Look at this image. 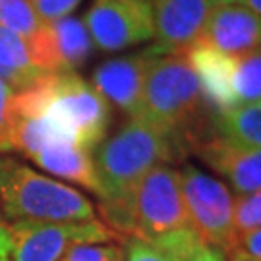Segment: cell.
<instances>
[{
	"instance_id": "cell-1",
	"label": "cell",
	"mask_w": 261,
	"mask_h": 261,
	"mask_svg": "<svg viewBox=\"0 0 261 261\" xmlns=\"http://www.w3.org/2000/svg\"><path fill=\"white\" fill-rule=\"evenodd\" d=\"M188 147L176 136L141 118H128L120 130L93 149L99 211L105 224L120 238H128L130 205L136 186L149 170L178 163Z\"/></svg>"
},
{
	"instance_id": "cell-2",
	"label": "cell",
	"mask_w": 261,
	"mask_h": 261,
	"mask_svg": "<svg viewBox=\"0 0 261 261\" xmlns=\"http://www.w3.org/2000/svg\"><path fill=\"white\" fill-rule=\"evenodd\" d=\"M19 116H35L56 136L91 151L105 140L111 126V105L77 72L50 74L16 93Z\"/></svg>"
},
{
	"instance_id": "cell-3",
	"label": "cell",
	"mask_w": 261,
	"mask_h": 261,
	"mask_svg": "<svg viewBox=\"0 0 261 261\" xmlns=\"http://www.w3.org/2000/svg\"><path fill=\"white\" fill-rule=\"evenodd\" d=\"M211 116L186 53L157 56L145 80L138 118L176 136L192 153L211 136Z\"/></svg>"
},
{
	"instance_id": "cell-4",
	"label": "cell",
	"mask_w": 261,
	"mask_h": 261,
	"mask_svg": "<svg viewBox=\"0 0 261 261\" xmlns=\"http://www.w3.org/2000/svg\"><path fill=\"white\" fill-rule=\"evenodd\" d=\"M0 211L10 221L80 223L95 219V207L82 192L12 157H0Z\"/></svg>"
},
{
	"instance_id": "cell-5",
	"label": "cell",
	"mask_w": 261,
	"mask_h": 261,
	"mask_svg": "<svg viewBox=\"0 0 261 261\" xmlns=\"http://www.w3.org/2000/svg\"><path fill=\"white\" fill-rule=\"evenodd\" d=\"M188 226L180 170L170 165L155 167L141 178L132 196L128 238L155 240Z\"/></svg>"
},
{
	"instance_id": "cell-6",
	"label": "cell",
	"mask_w": 261,
	"mask_h": 261,
	"mask_svg": "<svg viewBox=\"0 0 261 261\" xmlns=\"http://www.w3.org/2000/svg\"><path fill=\"white\" fill-rule=\"evenodd\" d=\"M180 184L194 232L226 255L238 250V236L234 230V197L228 188L194 165H186L180 170Z\"/></svg>"
},
{
	"instance_id": "cell-7",
	"label": "cell",
	"mask_w": 261,
	"mask_h": 261,
	"mask_svg": "<svg viewBox=\"0 0 261 261\" xmlns=\"http://www.w3.org/2000/svg\"><path fill=\"white\" fill-rule=\"evenodd\" d=\"M12 151H19L50 174L70 180L97 194L91 153L56 136L41 118L16 114Z\"/></svg>"
},
{
	"instance_id": "cell-8",
	"label": "cell",
	"mask_w": 261,
	"mask_h": 261,
	"mask_svg": "<svg viewBox=\"0 0 261 261\" xmlns=\"http://www.w3.org/2000/svg\"><path fill=\"white\" fill-rule=\"evenodd\" d=\"M8 232L14 261H62L75 246L120 240L118 234L97 219L80 223L8 221Z\"/></svg>"
},
{
	"instance_id": "cell-9",
	"label": "cell",
	"mask_w": 261,
	"mask_h": 261,
	"mask_svg": "<svg viewBox=\"0 0 261 261\" xmlns=\"http://www.w3.org/2000/svg\"><path fill=\"white\" fill-rule=\"evenodd\" d=\"M93 47L118 53L155 37L153 4L145 0H93L84 16Z\"/></svg>"
},
{
	"instance_id": "cell-10",
	"label": "cell",
	"mask_w": 261,
	"mask_h": 261,
	"mask_svg": "<svg viewBox=\"0 0 261 261\" xmlns=\"http://www.w3.org/2000/svg\"><path fill=\"white\" fill-rule=\"evenodd\" d=\"M234 0H155V50L159 55L186 53L196 43L215 10Z\"/></svg>"
},
{
	"instance_id": "cell-11",
	"label": "cell",
	"mask_w": 261,
	"mask_h": 261,
	"mask_svg": "<svg viewBox=\"0 0 261 261\" xmlns=\"http://www.w3.org/2000/svg\"><path fill=\"white\" fill-rule=\"evenodd\" d=\"M157 56L161 55L155 47H149L134 55L107 60L95 68L91 84L109 105H114L128 118H138L145 80Z\"/></svg>"
},
{
	"instance_id": "cell-12",
	"label": "cell",
	"mask_w": 261,
	"mask_h": 261,
	"mask_svg": "<svg viewBox=\"0 0 261 261\" xmlns=\"http://www.w3.org/2000/svg\"><path fill=\"white\" fill-rule=\"evenodd\" d=\"M192 153L217 174L226 178L240 196L261 190V149L232 145L211 134L199 141Z\"/></svg>"
},
{
	"instance_id": "cell-13",
	"label": "cell",
	"mask_w": 261,
	"mask_h": 261,
	"mask_svg": "<svg viewBox=\"0 0 261 261\" xmlns=\"http://www.w3.org/2000/svg\"><path fill=\"white\" fill-rule=\"evenodd\" d=\"M196 43L224 55H240L261 47V18L238 2H226L215 10Z\"/></svg>"
},
{
	"instance_id": "cell-14",
	"label": "cell",
	"mask_w": 261,
	"mask_h": 261,
	"mask_svg": "<svg viewBox=\"0 0 261 261\" xmlns=\"http://www.w3.org/2000/svg\"><path fill=\"white\" fill-rule=\"evenodd\" d=\"M226 257L223 250L201 240L192 226L155 240H124V261H226Z\"/></svg>"
},
{
	"instance_id": "cell-15",
	"label": "cell",
	"mask_w": 261,
	"mask_h": 261,
	"mask_svg": "<svg viewBox=\"0 0 261 261\" xmlns=\"http://www.w3.org/2000/svg\"><path fill=\"white\" fill-rule=\"evenodd\" d=\"M186 56L199 82V89L209 111L215 114L219 111L238 107V99L232 87L234 56L224 55L201 43H194L186 50Z\"/></svg>"
},
{
	"instance_id": "cell-16",
	"label": "cell",
	"mask_w": 261,
	"mask_h": 261,
	"mask_svg": "<svg viewBox=\"0 0 261 261\" xmlns=\"http://www.w3.org/2000/svg\"><path fill=\"white\" fill-rule=\"evenodd\" d=\"M47 75L50 74L35 64L28 43L0 25V77L14 91H23Z\"/></svg>"
},
{
	"instance_id": "cell-17",
	"label": "cell",
	"mask_w": 261,
	"mask_h": 261,
	"mask_svg": "<svg viewBox=\"0 0 261 261\" xmlns=\"http://www.w3.org/2000/svg\"><path fill=\"white\" fill-rule=\"evenodd\" d=\"M211 134L232 145L261 149V103L238 105L215 112Z\"/></svg>"
},
{
	"instance_id": "cell-18",
	"label": "cell",
	"mask_w": 261,
	"mask_h": 261,
	"mask_svg": "<svg viewBox=\"0 0 261 261\" xmlns=\"http://www.w3.org/2000/svg\"><path fill=\"white\" fill-rule=\"evenodd\" d=\"M48 25L53 31V39H55L58 74L77 72L89 60L91 50H93V43L85 29L84 19L68 16Z\"/></svg>"
},
{
	"instance_id": "cell-19",
	"label": "cell",
	"mask_w": 261,
	"mask_h": 261,
	"mask_svg": "<svg viewBox=\"0 0 261 261\" xmlns=\"http://www.w3.org/2000/svg\"><path fill=\"white\" fill-rule=\"evenodd\" d=\"M232 87L238 105L261 103V47L234 55Z\"/></svg>"
},
{
	"instance_id": "cell-20",
	"label": "cell",
	"mask_w": 261,
	"mask_h": 261,
	"mask_svg": "<svg viewBox=\"0 0 261 261\" xmlns=\"http://www.w3.org/2000/svg\"><path fill=\"white\" fill-rule=\"evenodd\" d=\"M261 228V190L234 199V230L240 238Z\"/></svg>"
},
{
	"instance_id": "cell-21",
	"label": "cell",
	"mask_w": 261,
	"mask_h": 261,
	"mask_svg": "<svg viewBox=\"0 0 261 261\" xmlns=\"http://www.w3.org/2000/svg\"><path fill=\"white\" fill-rule=\"evenodd\" d=\"M14 99H16V91L0 77V153L12 151V134H14V120H16Z\"/></svg>"
},
{
	"instance_id": "cell-22",
	"label": "cell",
	"mask_w": 261,
	"mask_h": 261,
	"mask_svg": "<svg viewBox=\"0 0 261 261\" xmlns=\"http://www.w3.org/2000/svg\"><path fill=\"white\" fill-rule=\"evenodd\" d=\"M62 261H124V250L114 244H85L70 250Z\"/></svg>"
},
{
	"instance_id": "cell-23",
	"label": "cell",
	"mask_w": 261,
	"mask_h": 261,
	"mask_svg": "<svg viewBox=\"0 0 261 261\" xmlns=\"http://www.w3.org/2000/svg\"><path fill=\"white\" fill-rule=\"evenodd\" d=\"M37 10L39 18L45 23H53L62 18H68L82 0H31Z\"/></svg>"
},
{
	"instance_id": "cell-24",
	"label": "cell",
	"mask_w": 261,
	"mask_h": 261,
	"mask_svg": "<svg viewBox=\"0 0 261 261\" xmlns=\"http://www.w3.org/2000/svg\"><path fill=\"white\" fill-rule=\"evenodd\" d=\"M234 252H236V250H234ZM238 252L246 253V255H250L253 259H261V228L240 238V242H238Z\"/></svg>"
},
{
	"instance_id": "cell-25",
	"label": "cell",
	"mask_w": 261,
	"mask_h": 261,
	"mask_svg": "<svg viewBox=\"0 0 261 261\" xmlns=\"http://www.w3.org/2000/svg\"><path fill=\"white\" fill-rule=\"evenodd\" d=\"M0 261H14L12 259V242H10L8 221L0 215Z\"/></svg>"
},
{
	"instance_id": "cell-26",
	"label": "cell",
	"mask_w": 261,
	"mask_h": 261,
	"mask_svg": "<svg viewBox=\"0 0 261 261\" xmlns=\"http://www.w3.org/2000/svg\"><path fill=\"white\" fill-rule=\"evenodd\" d=\"M234 2H238V4H242L246 8H250L253 14H257L261 18V0H234Z\"/></svg>"
},
{
	"instance_id": "cell-27",
	"label": "cell",
	"mask_w": 261,
	"mask_h": 261,
	"mask_svg": "<svg viewBox=\"0 0 261 261\" xmlns=\"http://www.w3.org/2000/svg\"><path fill=\"white\" fill-rule=\"evenodd\" d=\"M226 261H261V259H253V257H250V255H246V253L242 252H232L228 253V257H226Z\"/></svg>"
},
{
	"instance_id": "cell-28",
	"label": "cell",
	"mask_w": 261,
	"mask_h": 261,
	"mask_svg": "<svg viewBox=\"0 0 261 261\" xmlns=\"http://www.w3.org/2000/svg\"><path fill=\"white\" fill-rule=\"evenodd\" d=\"M145 2H151V4H153V2H155V0H145Z\"/></svg>"
}]
</instances>
